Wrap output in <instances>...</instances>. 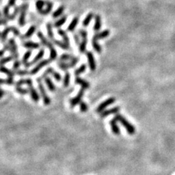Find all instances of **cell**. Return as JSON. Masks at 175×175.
Returning a JSON list of instances; mask_svg holds the SVG:
<instances>
[{
  "label": "cell",
  "mask_w": 175,
  "mask_h": 175,
  "mask_svg": "<svg viewBox=\"0 0 175 175\" xmlns=\"http://www.w3.org/2000/svg\"><path fill=\"white\" fill-rule=\"evenodd\" d=\"M37 37L39 39H40V42L42 43V45L47 47V48H49L50 50V60L51 61H54L57 58V52L56 50L55 49V48L53 47V45L50 42L49 40L45 38V37L44 36V34H42V32H37Z\"/></svg>",
  "instance_id": "6da1fadb"
},
{
  "label": "cell",
  "mask_w": 175,
  "mask_h": 175,
  "mask_svg": "<svg viewBox=\"0 0 175 175\" xmlns=\"http://www.w3.org/2000/svg\"><path fill=\"white\" fill-rule=\"evenodd\" d=\"M115 118L117 120V121H119L123 126L125 127L126 130L127 131L128 133L130 135H133L134 134L135 132H136V129H135V127L133 126V125L131 124L126 118H125L123 116L117 114L115 117Z\"/></svg>",
  "instance_id": "7a4b0ae2"
},
{
  "label": "cell",
  "mask_w": 175,
  "mask_h": 175,
  "mask_svg": "<svg viewBox=\"0 0 175 175\" xmlns=\"http://www.w3.org/2000/svg\"><path fill=\"white\" fill-rule=\"evenodd\" d=\"M10 32H13L15 36L16 37L20 36V31H19L17 28L15 27V26H8V27H6L5 29L0 33V39H1V42H4V41L6 40V39H7V35H8V33Z\"/></svg>",
  "instance_id": "3957f363"
},
{
  "label": "cell",
  "mask_w": 175,
  "mask_h": 175,
  "mask_svg": "<svg viewBox=\"0 0 175 175\" xmlns=\"http://www.w3.org/2000/svg\"><path fill=\"white\" fill-rule=\"evenodd\" d=\"M37 83H38V88H39V92H40L41 96H42V98H43L44 104L46 106L49 105L51 102V98H50V97L48 96V95L47 94L46 91H45V87H44L43 84H42V80H40L39 78H38Z\"/></svg>",
  "instance_id": "277c9868"
},
{
  "label": "cell",
  "mask_w": 175,
  "mask_h": 175,
  "mask_svg": "<svg viewBox=\"0 0 175 175\" xmlns=\"http://www.w3.org/2000/svg\"><path fill=\"white\" fill-rule=\"evenodd\" d=\"M29 7V4L28 3H24L22 4L20 6V16H19L18 19V23L19 26L23 27L26 25V10H28Z\"/></svg>",
  "instance_id": "5b68a950"
},
{
  "label": "cell",
  "mask_w": 175,
  "mask_h": 175,
  "mask_svg": "<svg viewBox=\"0 0 175 175\" xmlns=\"http://www.w3.org/2000/svg\"><path fill=\"white\" fill-rule=\"evenodd\" d=\"M79 61H80V58H79L78 57H74L72 61H70V62L68 63L60 61L59 62H58V66L60 69H61V70H64V71H66V70H67L68 69L74 67V66L78 63Z\"/></svg>",
  "instance_id": "8992f818"
},
{
  "label": "cell",
  "mask_w": 175,
  "mask_h": 175,
  "mask_svg": "<svg viewBox=\"0 0 175 175\" xmlns=\"http://www.w3.org/2000/svg\"><path fill=\"white\" fill-rule=\"evenodd\" d=\"M8 44L10 46V53H11V56H13L14 57L15 60H18L19 54L18 52V47L15 39H13V38H10L8 40Z\"/></svg>",
  "instance_id": "52a82bcc"
},
{
  "label": "cell",
  "mask_w": 175,
  "mask_h": 175,
  "mask_svg": "<svg viewBox=\"0 0 175 175\" xmlns=\"http://www.w3.org/2000/svg\"><path fill=\"white\" fill-rule=\"evenodd\" d=\"M84 91L85 89L83 88H81V89L79 91L78 94L75 97L72 98V99H70V106H71L72 108L75 107L76 105H77L78 104H80V101H81L82 98H83V95H84Z\"/></svg>",
  "instance_id": "ba28073f"
},
{
  "label": "cell",
  "mask_w": 175,
  "mask_h": 175,
  "mask_svg": "<svg viewBox=\"0 0 175 175\" xmlns=\"http://www.w3.org/2000/svg\"><path fill=\"white\" fill-rule=\"evenodd\" d=\"M51 61L50 59H45L41 61L39 64H37V65L35 66V67L33 69V70H31L30 74H31V75L36 74L37 73H38L39 71H40L41 69H42L44 67H45V66H47L48 64H49L50 63H51Z\"/></svg>",
  "instance_id": "9c48e42d"
},
{
  "label": "cell",
  "mask_w": 175,
  "mask_h": 175,
  "mask_svg": "<svg viewBox=\"0 0 175 175\" xmlns=\"http://www.w3.org/2000/svg\"><path fill=\"white\" fill-rule=\"evenodd\" d=\"M115 98L114 97H112V98H108V99H107L106 101H104V102L101 103V104H99V106L97 107L96 112L97 113L102 112L103 111L105 110V109L107 108L108 106L111 105V104H112L113 103H115Z\"/></svg>",
  "instance_id": "30bf717a"
},
{
  "label": "cell",
  "mask_w": 175,
  "mask_h": 175,
  "mask_svg": "<svg viewBox=\"0 0 175 175\" xmlns=\"http://www.w3.org/2000/svg\"><path fill=\"white\" fill-rule=\"evenodd\" d=\"M44 55H45V50H44L43 48H42V49H40V51H39V53H38L37 55L36 56V57H35L31 62H28L27 64H25L24 67H26V68H29V67H32V65H34L35 64H37L38 61H39L43 58Z\"/></svg>",
  "instance_id": "8fae6325"
},
{
  "label": "cell",
  "mask_w": 175,
  "mask_h": 175,
  "mask_svg": "<svg viewBox=\"0 0 175 175\" xmlns=\"http://www.w3.org/2000/svg\"><path fill=\"white\" fill-rule=\"evenodd\" d=\"M86 56L88 58L90 69H91V71H95L96 68V61L95 58H94L93 54L91 51H87L86 52Z\"/></svg>",
  "instance_id": "7c38bea8"
},
{
  "label": "cell",
  "mask_w": 175,
  "mask_h": 175,
  "mask_svg": "<svg viewBox=\"0 0 175 175\" xmlns=\"http://www.w3.org/2000/svg\"><path fill=\"white\" fill-rule=\"evenodd\" d=\"M29 93H30L31 97H32L33 101H34V102H38L39 100V95L38 94L37 91L36 89L33 87L32 85L29 86Z\"/></svg>",
  "instance_id": "4fadbf2b"
},
{
  "label": "cell",
  "mask_w": 175,
  "mask_h": 175,
  "mask_svg": "<svg viewBox=\"0 0 175 175\" xmlns=\"http://www.w3.org/2000/svg\"><path fill=\"white\" fill-rule=\"evenodd\" d=\"M110 126H111L112 131L113 133L115 134V135H120V129H119L118 126H117V120L115 118H113L112 120H110Z\"/></svg>",
  "instance_id": "5bb4252c"
},
{
  "label": "cell",
  "mask_w": 175,
  "mask_h": 175,
  "mask_svg": "<svg viewBox=\"0 0 175 175\" xmlns=\"http://www.w3.org/2000/svg\"><path fill=\"white\" fill-rule=\"evenodd\" d=\"M23 46L28 49H39L40 45L39 43L32 42V41H26L23 43Z\"/></svg>",
  "instance_id": "9a60e30c"
},
{
  "label": "cell",
  "mask_w": 175,
  "mask_h": 175,
  "mask_svg": "<svg viewBox=\"0 0 175 175\" xmlns=\"http://www.w3.org/2000/svg\"><path fill=\"white\" fill-rule=\"evenodd\" d=\"M120 111V107H114V108H112L110 110H105V111H103L102 112H101V117H107V115H112V114H116L118 112Z\"/></svg>",
  "instance_id": "2e32d148"
},
{
  "label": "cell",
  "mask_w": 175,
  "mask_h": 175,
  "mask_svg": "<svg viewBox=\"0 0 175 175\" xmlns=\"http://www.w3.org/2000/svg\"><path fill=\"white\" fill-rule=\"evenodd\" d=\"M58 34L61 37H62L63 42H64V43L67 45V46L70 47V39H69L68 36H67V32H66L64 30H63V29H58Z\"/></svg>",
  "instance_id": "e0dca14e"
},
{
  "label": "cell",
  "mask_w": 175,
  "mask_h": 175,
  "mask_svg": "<svg viewBox=\"0 0 175 175\" xmlns=\"http://www.w3.org/2000/svg\"><path fill=\"white\" fill-rule=\"evenodd\" d=\"M35 31H36V26H32L29 28V29L27 30V32L23 35V36H20V39H27V38L31 37L33 35V34L34 33Z\"/></svg>",
  "instance_id": "ac0fdd59"
},
{
  "label": "cell",
  "mask_w": 175,
  "mask_h": 175,
  "mask_svg": "<svg viewBox=\"0 0 175 175\" xmlns=\"http://www.w3.org/2000/svg\"><path fill=\"white\" fill-rule=\"evenodd\" d=\"M0 72L4 73V74H6L8 76V77H10V78H14L15 74V72L13 70H10L9 69L4 67V66H0Z\"/></svg>",
  "instance_id": "d6986e66"
},
{
  "label": "cell",
  "mask_w": 175,
  "mask_h": 175,
  "mask_svg": "<svg viewBox=\"0 0 175 175\" xmlns=\"http://www.w3.org/2000/svg\"><path fill=\"white\" fill-rule=\"evenodd\" d=\"M75 83L76 84L80 85V86H81V87L84 88V89H88V88L90 87L89 83H88L86 80L80 78L79 76L78 77H75Z\"/></svg>",
  "instance_id": "ffe728a7"
},
{
  "label": "cell",
  "mask_w": 175,
  "mask_h": 175,
  "mask_svg": "<svg viewBox=\"0 0 175 175\" xmlns=\"http://www.w3.org/2000/svg\"><path fill=\"white\" fill-rule=\"evenodd\" d=\"M110 35V31L109 30H104L103 32H100V33L96 34L93 36V39H96V40H98V39H104V38L107 37Z\"/></svg>",
  "instance_id": "44dd1931"
},
{
  "label": "cell",
  "mask_w": 175,
  "mask_h": 175,
  "mask_svg": "<svg viewBox=\"0 0 175 175\" xmlns=\"http://www.w3.org/2000/svg\"><path fill=\"white\" fill-rule=\"evenodd\" d=\"M45 4L47 5L46 9L43 10V11L40 13V14L44 15H46L49 14L51 12V10H52L53 7V3L51 2V1H48V0L45 1Z\"/></svg>",
  "instance_id": "7402d4cb"
},
{
  "label": "cell",
  "mask_w": 175,
  "mask_h": 175,
  "mask_svg": "<svg viewBox=\"0 0 175 175\" xmlns=\"http://www.w3.org/2000/svg\"><path fill=\"white\" fill-rule=\"evenodd\" d=\"M79 22V18L78 17H74V18L72 19V20L71 21L70 24L69 25V26L67 27V30L68 32H74V29L76 28V26H77V23Z\"/></svg>",
  "instance_id": "603a6c76"
},
{
  "label": "cell",
  "mask_w": 175,
  "mask_h": 175,
  "mask_svg": "<svg viewBox=\"0 0 175 175\" xmlns=\"http://www.w3.org/2000/svg\"><path fill=\"white\" fill-rule=\"evenodd\" d=\"M44 80H45V84L47 85V86H48V89H49L51 92H53V91H56V86L52 82L51 77H45V78H44Z\"/></svg>",
  "instance_id": "cb8c5ba5"
},
{
  "label": "cell",
  "mask_w": 175,
  "mask_h": 175,
  "mask_svg": "<svg viewBox=\"0 0 175 175\" xmlns=\"http://www.w3.org/2000/svg\"><path fill=\"white\" fill-rule=\"evenodd\" d=\"M67 20V15H63L62 17L61 18L58 19L57 21L55 22L53 26L55 28H57V29H58V28H60L61 26H62L63 25H64V23H66Z\"/></svg>",
  "instance_id": "d4e9b609"
},
{
  "label": "cell",
  "mask_w": 175,
  "mask_h": 175,
  "mask_svg": "<svg viewBox=\"0 0 175 175\" xmlns=\"http://www.w3.org/2000/svg\"><path fill=\"white\" fill-rule=\"evenodd\" d=\"M64 10H65V7H64V5L60 6L56 11H54L53 13V18H57L60 17L64 12Z\"/></svg>",
  "instance_id": "484cf974"
},
{
  "label": "cell",
  "mask_w": 175,
  "mask_h": 175,
  "mask_svg": "<svg viewBox=\"0 0 175 175\" xmlns=\"http://www.w3.org/2000/svg\"><path fill=\"white\" fill-rule=\"evenodd\" d=\"M101 27V17L98 15H95V24L93 26V30L94 31H99Z\"/></svg>",
  "instance_id": "4316f807"
},
{
  "label": "cell",
  "mask_w": 175,
  "mask_h": 175,
  "mask_svg": "<svg viewBox=\"0 0 175 175\" xmlns=\"http://www.w3.org/2000/svg\"><path fill=\"white\" fill-rule=\"evenodd\" d=\"M46 28H47V32H48V35L50 39L51 40H53L55 38H54V34L53 32V25L51 23H48L46 25Z\"/></svg>",
  "instance_id": "83f0119b"
},
{
  "label": "cell",
  "mask_w": 175,
  "mask_h": 175,
  "mask_svg": "<svg viewBox=\"0 0 175 175\" xmlns=\"http://www.w3.org/2000/svg\"><path fill=\"white\" fill-rule=\"evenodd\" d=\"M83 40L82 42L80 43V47H79V50H80V52L81 53H83L86 51V45H87V42H88V37H84L82 38Z\"/></svg>",
  "instance_id": "f1b7e54d"
},
{
  "label": "cell",
  "mask_w": 175,
  "mask_h": 175,
  "mask_svg": "<svg viewBox=\"0 0 175 175\" xmlns=\"http://www.w3.org/2000/svg\"><path fill=\"white\" fill-rule=\"evenodd\" d=\"M93 17H95V15H94L93 13H88V15L86 16V18L84 19V20H83V26H85V27L88 26V25H89L90 22L91 21V20H92L93 18Z\"/></svg>",
  "instance_id": "f546056e"
},
{
  "label": "cell",
  "mask_w": 175,
  "mask_h": 175,
  "mask_svg": "<svg viewBox=\"0 0 175 175\" xmlns=\"http://www.w3.org/2000/svg\"><path fill=\"white\" fill-rule=\"evenodd\" d=\"M53 42V43L55 44V45H56L57 46H58L59 48H61V49L63 50H69V48H70V47L67 46V45H66L65 43H64L63 41H60V40H57V39H54L53 40H52Z\"/></svg>",
  "instance_id": "4dcf8cb0"
},
{
  "label": "cell",
  "mask_w": 175,
  "mask_h": 175,
  "mask_svg": "<svg viewBox=\"0 0 175 175\" xmlns=\"http://www.w3.org/2000/svg\"><path fill=\"white\" fill-rule=\"evenodd\" d=\"M45 4V1L43 0H37L36 1V8L37 10V11L39 12V13H41L43 11V7Z\"/></svg>",
  "instance_id": "1f68e13d"
},
{
  "label": "cell",
  "mask_w": 175,
  "mask_h": 175,
  "mask_svg": "<svg viewBox=\"0 0 175 175\" xmlns=\"http://www.w3.org/2000/svg\"><path fill=\"white\" fill-rule=\"evenodd\" d=\"M70 79H71V74H70V72H67L65 75H64V80H63V86L64 87H68L70 83Z\"/></svg>",
  "instance_id": "d6a6232c"
},
{
  "label": "cell",
  "mask_w": 175,
  "mask_h": 175,
  "mask_svg": "<svg viewBox=\"0 0 175 175\" xmlns=\"http://www.w3.org/2000/svg\"><path fill=\"white\" fill-rule=\"evenodd\" d=\"M16 86H20L22 85H27L28 86L32 85V79H23V80H20L15 83Z\"/></svg>",
  "instance_id": "836d02e7"
},
{
  "label": "cell",
  "mask_w": 175,
  "mask_h": 175,
  "mask_svg": "<svg viewBox=\"0 0 175 175\" xmlns=\"http://www.w3.org/2000/svg\"><path fill=\"white\" fill-rule=\"evenodd\" d=\"M9 85V86H12V85L15 84L14 79L8 77L7 79H0V85Z\"/></svg>",
  "instance_id": "e575fe53"
},
{
  "label": "cell",
  "mask_w": 175,
  "mask_h": 175,
  "mask_svg": "<svg viewBox=\"0 0 175 175\" xmlns=\"http://www.w3.org/2000/svg\"><path fill=\"white\" fill-rule=\"evenodd\" d=\"M32 51H27L26 53H25V54L23 55V58H22V61L21 63L23 64V65H25L26 64H27L28 61H29V58L31 57V56H32Z\"/></svg>",
  "instance_id": "d590c367"
},
{
  "label": "cell",
  "mask_w": 175,
  "mask_h": 175,
  "mask_svg": "<svg viewBox=\"0 0 175 175\" xmlns=\"http://www.w3.org/2000/svg\"><path fill=\"white\" fill-rule=\"evenodd\" d=\"M86 70V64H82L78 69H77V70L74 71V76H75V77H78L80 74L85 72Z\"/></svg>",
  "instance_id": "8d00e7d4"
},
{
  "label": "cell",
  "mask_w": 175,
  "mask_h": 175,
  "mask_svg": "<svg viewBox=\"0 0 175 175\" xmlns=\"http://www.w3.org/2000/svg\"><path fill=\"white\" fill-rule=\"evenodd\" d=\"M74 58V57L73 56L70 55V54L64 53V54H62V55L60 56L59 59L61 61H64V62H65V61H72Z\"/></svg>",
  "instance_id": "74e56055"
},
{
  "label": "cell",
  "mask_w": 175,
  "mask_h": 175,
  "mask_svg": "<svg viewBox=\"0 0 175 175\" xmlns=\"http://www.w3.org/2000/svg\"><path fill=\"white\" fill-rule=\"evenodd\" d=\"M20 7H18V6L15 7L14 12H13V14L10 15V17H9V18H8V20H15V18L16 16L18 15V13H20Z\"/></svg>",
  "instance_id": "f35d334b"
},
{
  "label": "cell",
  "mask_w": 175,
  "mask_h": 175,
  "mask_svg": "<svg viewBox=\"0 0 175 175\" xmlns=\"http://www.w3.org/2000/svg\"><path fill=\"white\" fill-rule=\"evenodd\" d=\"M92 45H93V48H94V50H95L97 53H100L101 52V46H100L99 44L98 43L97 40L93 39H92Z\"/></svg>",
  "instance_id": "ab89813d"
},
{
  "label": "cell",
  "mask_w": 175,
  "mask_h": 175,
  "mask_svg": "<svg viewBox=\"0 0 175 175\" xmlns=\"http://www.w3.org/2000/svg\"><path fill=\"white\" fill-rule=\"evenodd\" d=\"M14 59V57L13 56H7L6 58H3L0 60V66H3L4 64H5L6 63H8L10 61H13Z\"/></svg>",
  "instance_id": "60d3db41"
},
{
  "label": "cell",
  "mask_w": 175,
  "mask_h": 175,
  "mask_svg": "<svg viewBox=\"0 0 175 175\" xmlns=\"http://www.w3.org/2000/svg\"><path fill=\"white\" fill-rule=\"evenodd\" d=\"M15 91L20 95H26L29 93V90L26 89V88H22L20 86H16Z\"/></svg>",
  "instance_id": "b9f144b4"
},
{
  "label": "cell",
  "mask_w": 175,
  "mask_h": 175,
  "mask_svg": "<svg viewBox=\"0 0 175 175\" xmlns=\"http://www.w3.org/2000/svg\"><path fill=\"white\" fill-rule=\"evenodd\" d=\"M80 110L81 112H86L88 110V107L84 101H81L80 103Z\"/></svg>",
  "instance_id": "7bdbcfd3"
},
{
  "label": "cell",
  "mask_w": 175,
  "mask_h": 175,
  "mask_svg": "<svg viewBox=\"0 0 175 175\" xmlns=\"http://www.w3.org/2000/svg\"><path fill=\"white\" fill-rule=\"evenodd\" d=\"M15 72V74H17L19 76H24V75H27V74H30V72H29L28 70H18L14 71Z\"/></svg>",
  "instance_id": "ee69618b"
},
{
  "label": "cell",
  "mask_w": 175,
  "mask_h": 175,
  "mask_svg": "<svg viewBox=\"0 0 175 175\" xmlns=\"http://www.w3.org/2000/svg\"><path fill=\"white\" fill-rule=\"evenodd\" d=\"M9 8H10V7L8 5H6L3 9V16H4V18L7 19V20H8L9 17L10 15V13H9Z\"/></svg>",
  "instance_id": "f6af8a7d"
},
{
  "label": "cell",
  "mask_w": 175,
  "mask_h": 175,
  "mask_svg": "<svg viewBox=\"0 0 175 175\" xmlns=\"http://www.w3.org/2000/svg\"><path fill=\"white\" fill-rule=\"evenodd\" d=\"M21 65V62L18 60H15L13 64V71H15V70H18L19 69V67H20Z\"/></svg>",
  "instance_id": "bcb514c9"
},
{
  "label": "cell",
  "mask_w": 175,
  "mask_h": 175,
  "mask_svg": "<svg viewBox=\"0 0 175 175\" xmlns=\"http://www.w3.org/2000/svg\"><path fill=\"white\" fill-rule=\"evenodd\" d=\"M52 75H53V77L55 78V80H57V81H61V74H60L58 72H57L54 71L53 73L52 74Z\"/></svg>",
  "instance_id": "7dc6e473"
},
{
  "label": "cell",
  "mask_w": 175,
  "mask_h": 175,
  "mask_svg": "<svg viewBox=\"0 0 175 175\" xmlns=\"http://www.w3.org/2000/svg\"><path fill=\"white\" fill-rule=\"evenodd\" d=\"M79 34H80L82 38L88 37L87 32H86L85 30H83V29H80V31H79Z\"/></svg>",
  "instance_id": "c3c4849f"
},
{
  "label": "cell",
  "mask_w": 175,
  "mask_h": 175,
  "mask_svg": "<svg viewBox=\"0 0 175 175\" xmlns=\"http://www.w3.org/2000/svg\"><path fill=\"white\" fill-rule=\"evenodd\" d=\"M7 21H8L7 19L4 18H0V26H5V25H7Z\"/></svg>",
  "instance_id": "681fc988"
},
{
  "label": "cell",
  "mask_w": 175,
  "mask_h": 175,
  "mask_svg": "<svg viewBox=\"0 0 175 175\" xmlns=\"http://www.w3.org/2000/svg\"><path fill=\"white\" fill-rule=\"evenodd\" d=\"M15 1L16 0H8V4L7 5L10 7H14L15 4Z\"/></svg>",
  "instance_id": "f907efd6"
},
{
  "label": "cell",
  "mask_w": 175,
  "mask_h": 175,
  "mask_svg": "<svg viewBox=\"0 0 175 175\" xmlns=\"http://www.w3.org/2000/svg\"><path fill=\"white\" fill-rule=\"evenodd\" d=\"M74 39L75 40V42L77 44V45H80V39H79V36L77 34H74Z\"/></svg>",
  "instance_id": "816d5d0a"
},
{
  "label": "cell",
  "mask_w": 175,
  "mask_h": 175,
  "mask_svg": "<svg viewBox=\"0 0 175 175\" xmlns=\"http://www.w3.org/2000/svg\"><path fill=\"white\" fill-rule=\"evenodd\" d=\"M4 93H4V91H3L2 89H1V88H0V98H1L3 96H4Z\"/></svg>",
  "instance_id": "f5cc1de1"
},
{
  "label": "cell",
  "mask_w": 175,
  "mask_h": 175,
  "mask_svg": "<svg viewBox=\"0 0 175 175\" xmlns=\"http://www.w3.org/2000/svg\"><path fill=\"white\" fill-rule=\"evenodd\" d=\"M4 52H5V50H4V49L1 50V51H0V57L3 56V55L4 54Z\"/></svg>",
  "instance_id": "db71d44e"
},
{
  "label": "cell",
  "mask_w": 175,
  "mask_h": 175,
  "mask_svg": "<svg viewBox=\"0 0 175 175\" xmlns=\"http://www.w3.org/2000/svg\"><path fill=\"white\" fill-rule=\"evenodd\" d=\"M2 18V14H1V13L0 12V18Z\"/></svg>",
  "instance_id": "11a10c76"
},
{
  "label": "cell",
  "mask_w": 175,
  "mask_h": 175,
  "mask_svg": "<svg viewBox=\"0 0 175 175\" xmlns=\"http://www.w3.org/2000/svg\"><path fill=\"white\" fill-rule=\"evenodd\" d=\"M0 33H1V32H0Z\"/></svg>",
  "instance_id": "9f6ffc18"
}]
</instances>
